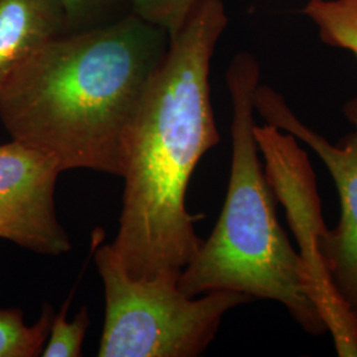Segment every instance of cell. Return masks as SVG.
Segmentation results:
<instances>
[{
    "instance_id": "12",
    "label": "cell",
    "mask_w": 357,
    "mask_h": 357,
    "mask_svg": "<svg viewBox=\"0 0 357 357\" xmlns=\"http://www.w3.org/2000/svg\"><path fill=\"white\" fill-rule=\"evenodd\" d=\"M72 303V296L52 320L51 330L41 356L78 357L82 356V344L90 326L89 312L82 307L72 320L68 319V311Z\"/></svg>"
},
{
    "instance_id": "1",
    "label": "cell",
    "mask_w": 357,
    "mask_h": 357,
    "mask_svg": "<svg viewBox=\"0 0 357 357\" xmlns=\"http://www.w3.org/2000/svg\"><path fill=\"white\" fill-rule=\"evenodd\" d=\"M229 17L202 0L169 38L166 57L128 125L119 228L112 248L135 278L181 274L203 240L187 209L195 168L221 137L211 101V61Z\"/></svg>"
},
{
    "instance_id": "5",
    "label": "cell",
    "mask_w": 357,
    "mask_h": 357,
    "mask_svg": "<svg viewBox=\"0 0 357 357\" xmlns=\"http://www.w3.org/2000/svg\"><path fill=\"white\" fill-rule=\"evenodd\" d=\"M255 139L268 181L299 243V257L306 273L312 301L332 335L336 355L357 357V318L335 291L319 250L326 229L317 176L308 155L298 139L271 125L255 128Z\"/></svg>"
},
{
    "instance_id": "8",
    "label": "cell",
    "mask_w": 357,
    "mask_h": 357,
    "mask_svg": "<svg viewBox=\"0 0 357 357\" xmlns=\"http://www.w3.org/2000/svg\"><path fill=\"white\" fill-rule=\"evenodd\" d=\"M66 33L60 0H0V91L52 38Z\"/></svg>"
},
{
    "instance_id": "11",
    "label": "cell",
    "mask_w": 357,
    "mask_h": 357,
    "mask_svg": "<svg viewBox=\"0 0 357 357\" xmlns=\"http://www.w3.org/2000/svg\"><path fill=\"white\" fill-rule=\"evenodd\" d=\"M66 33L109 26L131 15L132 0H60Z\"/></svg>"
},
{
    "instance_id": "3",
    "label": "cell",
    "mask_w": 357,
    "mask_h": 357,
    "mask_svg": "<svg viewBox=\"0 0 357 357\" xmlns=\"http://www.w3.org/2000/svg\"><path fill=\"white\" fill-rule=\"evenodd\" d=\"M259 64L249 52L237 53L227 70L231 102V162L222 211L206 240L183 268L178 287L188 296L234 291L252 301L286 308L303 330L328 332L312 301L299 253L277 217L273 190L255 139V90Z\"/></svg>"
},
{
    "instance_id": "4",
    "label": "cell",
    "mask_w": 357,
    "mask_h": 357,
    "mask_svg": "<svg viewBox=\"0 0 357 357\" xmlns=\"http://www.w3.org/2000/svg\"><path fill=\"white\" fill-rule=\"evenodd\" d=\"M94 259L105 294L100 357L202 356L224 317L252 302L224 290L188 296L172 274L131 277L112 245L100 246Z\"/></svg>"
},
{
    "instance_id": "2",
    "label": "cell",
    "mask_w": 357,
    "mask_h": 357,
    "mask_svg": "<svg viewBox=\"0 0 357 357\" xmlns=\"http://www.w3.org/2000/svg\"><path fill=\"white\" fill-rule=\"evenodd\" d=\"M168 45L166 31L134 13L52 38L0 91V122L63 172L121 176L128 125Z\"/></svg>"
},
{
    "instance_id": "9",
    "label": "cell",
    "mask_w": 357,
    "mask_h": 357,
    "mask_svg": "<svg viewBox=\"0 0 357 357\" xmlns=\"http://www.w3.org/2000/svg\"><path fill=\"white\" fill-rule=\"evenodd\" d=\"M54 311L44 305L38 321L28 326L20 308H0V357L41 356Z\"/></svg>"
},
{
    "instance_id": "6",
    "label": "cell",
    "mask_w": 357,
    "mask_h": 357,
    "mask_svg": "<svg viewBox=\"0 0 357 357\" xmlns=\"http://www.w3.org/2000/svg\"><path fill=\"white\" fill-rule=\"evenodd\" d=\"M343 112L354 128L332 143L294 114L278 91L261 84L255 90V113L307 144L333 178L340 220L333 229L321 231L320 255L335 291L357 318V97L345 103Z\"/></svg>"
},
{
    "instance_id": "10",
    "label": "cell",
    "mask_w": 357,
    "mask_h": 357,
    "mask_svg": "<svg viewBox=\"0 0 357 357\" xmlns=\"http://www.w3.org/2000/svg\"><path fill=\"white\" fill-rule=\"evenodd\" d=\"M303 13L318 26L326 44L357 59V0H311Z\"/></svg>"
},
{
    "instance_id": "7",
    "label": "cell",
    "mask_w": 357,
    "mask_h": 357,
    "mask_svg": "<svg viewBox=\"0 0 357 357\" xmlns=\"http://www.w3.org/2000/svg\"><path fill=\"white\" fill-rule=\"evenodd\" d=\"M61 172L48 153L13 139L0 144V240L50 257L72 250L54 202Z\"/></svg>"
},
{
    "instance_id": "13",
    "label": "cell",
    "mask_w": 357,
    "mask_h": 357,
    "mask_svg": "<svg viewBox=\"0 0 357 357\" xmlns=\"http://www.w3.org/2000/svg\"><path fill=\"white\" fill-rule=\"evenodd\" d=\"M202 0H132L131 13L166 31L169 38L178 35Z\"/></svg>"
}]
</instances>
